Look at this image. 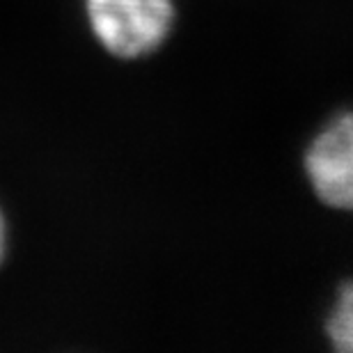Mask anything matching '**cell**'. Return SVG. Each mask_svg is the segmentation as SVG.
I'll list each match as a JSON object with an SVG mask.
<instances>
[{"instance_id": "cell-1", "label": "cell", "mask_w": 353, "mask_h": 353, "mask_svg": "<svg viewBox=\"0 0 353 353\" xmlns=\"http://www.w3.org/2000/svg\"><path fill=\"white\" fill-rule=\"evenodd\" d=\"M88 17L99 41L119 58H138L168 37L172 0H88Z\"/></svg>"}, {"instance_id": "cell-4", "label": "cell", "mask_w": 353, "mask_h": 353, "mask_svg": "<svg viewBox=\"0 0 353 353\" xmlns=\"http://www.w3.org/2000/svg\"><path fill=\"white\" fill-rule=\"evenodd\" d=\"M5 252V225H3V216H0V259H3Z\"/></svg>"}, {"instance_id": "cell-2", "label": "cell", "mask_w": 353, "mask_h": 353, "mask_svg": "<svg viewBox=\"0 0 353 353\" xmlns=\"http://www.w3.org/2000/svg\"><path fill=\"white\" fill-rule=\"evenodd\" d=\"M305 168L323 202L353 211V112L319 133L307 150Z\"/></svg>"}, {"instance_id": "cell-3", "label": "cell", "mask_w": 353, "mask_h": 353, "mask_svg": "<svg viewBox=\"0 0 353 353\" xmlns=\"http://www.w3.org/2000/svg\"><path fill=\"white\" fill-rule=\"evenodd\" d=\"M328 337L337 351L353 353V285L342 289L340 301L328 319Z\"/></svg>"}]
</instances>
